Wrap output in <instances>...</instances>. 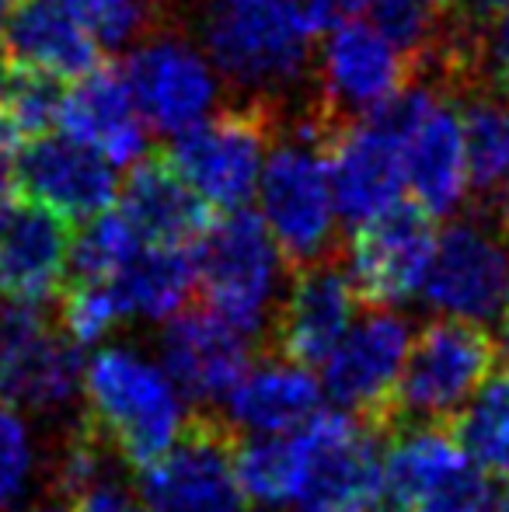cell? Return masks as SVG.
<instances>
[{
    "label": "cell",
    "mask_w": 509,
    "mask_h": 512,
    "mask_svg": "<svg viewBox=\"0 0 509 512\" xmlns=\"http://www.w3.org/2000/svg\"><path fill=\"white\" fill-rule=\"evenodd\" d=\"M14 178H0V220H4V213L11 209V203H14Z\"/></svg>",
    "instance_id": "41"
},
{
    "label": "cell",
    "mask_w": 509,
    "mask_h": 512,
    "mask_svg": "<svg viewBox=\"0 0 509 512\" xmlns=\"http://www.w3.org/2000/svg\"><path fill=\"white\" fill-rule=\"evenodd\" d=\"M7 70H11V63H7V56H4V46H0V91H4V81H7Z\"/></svg>",
    "instance_id": "43"
},
{
    "label": "cell",
    "mask_w": 509,
    "mask_h": 512,
    "mask_svg": "<svg viewBox=\"0 0 509 512\" xmlns=\"http://www.w3.org/2000/svg\"><path fill=\"white\" fill-rule=\"evenodd\" d=\"M408 345L412 331L405 317H398L391 307H363V317H353L346 335L321 363L325 394L342 411L363 418L387 436V415Z\"/></svg>",
    "instance_id": "10"
},
{
    "label": "cell",
    "mask_w": 509,
    "mask_h": 512,
    "mask_svg": "<svg viewBox=\"0 0 509 512\" xmlns=\"http://www.w3.org/2000/svg\"><path fill=\"white\" fill-rule=\"evenodd\" d=\"M405 185L412 189L415 203L433 216L454 213L457 203L468 196L464 126L443 95L405 140Z\"/></svg>",
    "instance_id": "23"
},
{
    "label": "cell",
    "mask_w": 509,
    "mask_h": 512,
    "mask_svg": "<svg viewBox=\"0 0 509 512\" xmlns=\"http://www.w3.org/2000/svg\"><path fill=\"white\" fill-rule=\"evenodd\" d=\"M21 150V133L11 122V115L0 108V178H14V161Z\"/></svg>",
    "instance_id": "38"
},
{
    "label": "cell",
    "mask_w": 509,
    "mask_h": 512,
    "mask_svg": "<svg viewBox=\"0 0 509 512\" xmlns=\"http://www.w3.org/2000/svg\"><path fill=\"white\" fill-rule=\"evenodd\" d=\"M461 126L471 209L482 223L509 237V105L468 91Z\"/></svg>",
    "instance_id": "25"
},
{
    "label": "cell",
    "mask_w": 509,
    "mask_h": 512,
    "mask_svg": "<svg viewBox=\"0 0 509 512\" xmlns=\"http://www.w3.org/2000/svg\"><path fill=\"white\" fill-rule=\"evenodd\" d=\"M70 223L14 199L0 220V293L18 304H56L70 279Z\"/></svg>",
    "instance_id": "19"
},
{
    "label": "cell",
    "mask_w": 509,
    "mask_h": 512,
    "mask_svg": "<svg viewBox=\"0 0 509 512\" xmlns=\"http://www.w3.org/2000/svg\"><path fill=\"white\" fill-rule=\"evenodd\" d=\"M503 331H499V352H503V363L509 366V304L503 307Z\"/></svg>",
    "instance_id": "42"
},
{
    "label": "cell",
    "mask_w": 509,
    "mask_h": 512,
    "mask_svg": "<svg viewBox=\"0 0 509 512\" xmlns=\"http://www.w3.org/2000/svg\"><path fill=\"white\" fill-rule=\"evenodd\" d=\"M314 32H332V28L356 21V14L367 11V0H300Z\"/></svg>",
    "instance_id": "37"
},
{
    "label": "cell",
    "mask_w": 509,
    "mask_h": 512,
    "mask_svg": "<svg viewBox=\"0 0 509 512\" xmlns=\"http://www.w3.org/2000/svg\"><path fill=\"white\" fill-rule=\"evenodd\" d=\"M283 269L269 227L248 206L217 216L196 244V286L203 290V304L245 335L269 328Z\"/></svg>",
    "instance_id": "6"
},
{
    "label": "cell",
    "mask_w": 509,
    "mask_h": 512,
    "mask_svg": "<svg viewBox=\"0 0 509 512\" xmlns=\"http://www.w3.org/2000/svg\"><path fill=\"white\" fill-rule=\"evenodd\" d=\"M227 401V418L238 432L286 436L321 411V387L307 366L269 352L258 366H248Z\"/></svg>",
    "instance_id": "24"
},
{
    "label": "cell",
    "mask_w": 509,
    "mask_h": 512,
    "mask_svg": "<svg viewBox=\"0 0 509 512\" xmlns=\"http://www.w3.org/2000/svg\"><path fill=\"white\" fill-rule=\"evenodd\" d=\"M304 474L293 512H381L384 509V432L349 411H318L300 425Z\"/></svg>",
    "instance_id": "8"
},
{
    "label": "cell",
    "mask_w": 509,
    "mask_h": 512,
    "mask_svg": "<svg viewBox=\"0 0 509 512\" xmlns=\"http://www.w3.org/2000/svg\"><path fill=\"white\" fill-rule=\"evenodd\" d=\"M509 0H443L447 14V46L443 63L478 70L485 60V35L499 25Z\"/></svg>",
    "instance_id": "33"
},
{
    "label": "cell",
    "mask_w": 509,
    "mask_h": 512,
    "mask_svg": "<svg viewBox=\"0 0 509 512\" xmlns=\"http://www.w3.org/2000/svg\"><path fill=\"white\" fill-rule=\"evenodd\" d=\"M70 18H77L98 46L116 49L133 42L154 18V7L161 0H56Z\"/></svg>",
    "instance_id": "34"
},
{
    "label": "cell",
    "mask_w": 509,
    "mask_h": 512,
    "mask_svg": "<svg viewBox=\"0 0 509 512\" xmlns=\"http://www.w3.org/2000/svg\"><path fill=\"white\" fill-rule=\"evenodd\" d=\"M35 467V450L28 425L18 408L0 405V509L25 492Z\"/></svg>",
    "instance_id": "35"
},
{
    "label": "cell",
    "mask_w": 509,
    "mask_h": 512,
    "mask_svg": "<svg viewBox=\"0 0 509 512\" xmlns=\"http://www.w3.org/2000/svg\"><path fill=\"white\" fill-rule=\"evenodd\" d=\"M241 432L213 408H196L178 439L143 471L136 492L147 512H245L238 481Z\"/></svg>",
    "instance_id": "5"
},
{
    "label": "cell",
    "mask_w": 509,
    "mask_h": 512,
    "mask_svg": "<svg viewBox=\"0 0 509 512\" xmlns=\"http://www.w3.org/2000/svg\"><path fill=\"white\" fill-rule=\"evenodd\" d=\"M436 216L419 203H394L356 227L346 244L349 279L363 307H394L422 290L436 255Z\"/></svg>",
    "instance_id": "13"
},
{
    "label": "cell",
    "mask_w": 509,
    "mask_h": 512,
    "mask_svg": "<svg viewBox=\"0 0 509 512\" xmlns=\"http://www.w3.org/2000/svg\"><path fill=\"white\" fill-rule=\"evenodd\" d=\"M119 213L147 244L168 248H196L213 227V209L196 196L189 182L175 171L164 150L143 154L129 164L119 189Z\"/></svg>",
    "instance_id": "21"
},
{
    "label": "cell",
    "mask_w": 509,
    "mask_h": 512,
    "mask_svg": "<svg viewBox=\"0 0 509 512\" xmlns=\"http://www.w3.org/2000/svg\"><path fill=\"white\" fill-rule=\"evenodd\" d=\"M492 60H496V81L509 98V4L496 25V46H492Z\"/></svg>",
    "instance_id": "39"
},
{
    "label": "cell",
    "mask_w": 509,
    "mask_h": 512,
    "mask_svg": "<svg viewBox=\"0 0 509 512\" xmlns=\"http://www.w3.org/2000/svg\"><path fill=\"white\" fill-rule=\"evenodd\" d=\"M499 363V338L482 321L443 314L422 324L394 387L387 436L405 425H450Z\"/></svg>",
    "instance_id": "4"
},
{
    "label": "cell",
    "mask_w": 509,
    "mask_h": 512,
    "mask_svg": "<svg viewBox=\"0 0 509 512\" xmlns=\"http://www.w3.org/2000/svg\"><path fill=\"white\" fill-rule=\"evenodd\" d=\"M370 25L415 67V77H429L447 42L443 0H367Z\"/></svg>",
    "instance_id": "28"
},
{
    "label": "cell",
    "mask_w": 509,
    "mask_h": 512,
    "mask_svg": "<svg viewBox=\"0 0 509 512\" xmlns=\"http://www.w3.org/2000/svg\"><path fill=\"white\" fill-rule=\"evenodd\" d=\"M335 213L346 227H363L401 203L405 189V140L377 115L342 126L325 143Z\"/></svg>",
    "instance_id": "17"
},
{
    "label": "cell",
    "mask_w": 509,
    "mask_h": 512,
    "mask_svg": "<svg viewBox=\"0 0 509 512\" xmlns=\"http://www.w3.org/2000/svg\"><path fill=\"white\" fill-rule=\"evenodd\" d=\"M70 512H147L136 506V499L126 492V488H119L116 481H98L95 488H88L84 495H77L74 502L67 506Z\"/></svg>",
    "instance_id": "36"
},
{
    "label": "cell",
    "mask_w": 509,
    "mask_h": 512,
    "mask_svg": "<svg viewBox=\"0 0 509 512\" xmlns=\"http://www.w3.org/2000/svg\"><path fill=\"white\" fill-rule=\"evenodd\" d=\"M0 46L11 67L70 84L102 63V46L95 35L77 18H70L56 0H18L4 18Z\"/></svg>",
    "instance_id": "22"
},
{
    "label": "cell",
    "mask_w": 509,
    "mask_h": 512,
    "mask_svg": "<svg viewBox=\"0 0 509 512\" xmlns=\"http://www.w3.org/2000/svg\"><path fill=\"white\" fill-rule=\"evenodd\" d=\"M35 512H70L67 506H49V509H35Z\"/></svg>",
    "instance_id": "45"
},
{
    "label": "cell",
    "mask_w": 509,
    "mask_h": 512,
    "mask_svg": "<svg viewBox=\"0 0 509 512\" xmlns=\"http://www.w3.org/2000/svg\"><path fill=\"white\" fill-rule=\"evenodd\" d=\"M81 391L88 418L119 460L133 471L154 464L185 425L182 394L171 377L133 349L105 345L84 363Z\"/></svg>",
    "instance_id": "2"
},
{
    "label": "cell",
    "mask_w": 509,
    "mask_h": 512,
    "mask_svg": "<svg viewBox=\"0 0 509 512\" xmlns=\"http://www.w3.org/2000/svg\"><path fill=\"white\" fill-rule=\"evenodd\" d=\"M360 304L349 279L346 244L304 269L286 272V290L279 293L269 317V352L300 366H321L339 345Z\"/></svg>",
    "instance_id": "12"
},
{
    "label": "cell",
    "mask_w": 509,
    "mask_h": 512,
    "mask_svg": "<svg viewBox=\"0 0 509 512\" xmlns=\"http://www.w3.org/2000/svg\"><path fill=\"white\" fill-rule=\"evenodd\" d=\"M422 297L440 314L468 321L503 314L509 304V237L489 230V223H450L436 241Z\"/></svg>",
    "instance_id": "14"
},
{
    "label": "cell",
    "mask_w": 509,
    "mask_h": 512,
    "mask_svg": "<svg viewBox=\"0 0 509 512\" xmlns=\"http://www.w3.org/2000/svg\"><path fill=\"white\" fill-rule=\"evenodd\" d=\"M56 321L67 331L74 345H95L123 321V307H119L116 293L109 283H81V279H67L60 300H56Z\"/></svg>",
    "instance_id": "32"
},
{
    "label": "cell",
    "mask_w": 509,
    "mask_h": 512,
    "mask_svg": "<svg viewBox=\"0 0 509 512\" xmlns=\"http://www.w3.org/2000/svg\"><path fill=\"white\" fill-rule=\"evenodd\" d=\"M450 432L461 443L478 471L499 474L509 481V366H496L478 394L450 422Z\"/></svg>",
    "instance_id": "27"
},
{
    "label": "cell",
    "mask_w": 509,
    "mask_h": 512,
    "mask_svg": "<svg viewBox=\"0 0 509 512\" xmlns=\"http://www.w3.org/2000/svg\"><path fill=\"white\" fill-rule=\"evenodd\" d=\"M482 512H509V481H503L499 488H492Z\"/></svg>",
    "instance_id": "40"
},
{
    "label": "cell",
    "mask_w": 509,
    "mask_h": 512,
    "mask_svg": "<svg viewBox=\"0 0 509 512\" xmlns=\"http://www.w3.org/2000/svg\"><path fill=\"white\" fill-rule=\"evenodd\" d=\"M123 74L143 122L164 136L203 122L217 102V77L182 35L150 32V39L126 56Z\"/></svg>",
    "instance_id": "15"
},
{
    "label": "cell",
    "mask_w": 509,
    "mask_h": 512,
    "mask_svg": "<svg viewBox=\"0 0 509 512\" xmlns=\"http://www.w3.org/2000/svg\"><path fill=\"white\" fill-rule=\"evenodd\" d=\"M63 81L35 70L11 67L7 70L4 91H0V108L11 115L18 126L21 140H35L60 126V102H63Z\"/></svg>",
    "instance_id": "31"
},
{
    "label": "cell",
    "mask_w": 509,
    "mask_h": 512,
    "mask_svg": "<svg viewBox=\"0 0 509 512\" xmlns=\"http://www.w3.org/2000/svg\"><path fill=\"white\" fill-rule=\"evenodd\" d=\"M314 35L300 0H203L199 11V39L227 88L283 112L311 74Z\"/></svg>",
    "instance_id": "1"
},
{
    "label": "cell",
    "mask_w": 509,
    "mask_h": 512,
    "mask_svg": "<svg viewBox=\"0 0 509 512\" xmlns=\"http://www.w3.org/2000/svg\"><path fill=\"white\" fill-rule=\"evenodd\" d=\"M81 377V345L46 307L18 300L0 307V405L56 411L77 394Z\"/></svg>",
    "instance_id": "9"
},
{
    "label": "cell",
    "mask_w": 509,
    "mask_h": 512,
    "mask_svg": "<svg viewBox=\"0 0 509 512\" xmlns=\"http://www.w3.org/2000/svg\"><path fill=\"white\" fill-rule=\"evenodd\" d=\"M290 119L293 129L272 143L258 175L262 220L283 255L286 272L342 251L325 147L300 108Z\"/></svg>",
    "instance_id": "3"
},
{
    "label": "cell",
    "mask_w": 509,
    "mask_h": 512,
    "mask_svg": "<svg viewBox=\"0 0 509 512\" xmlns=\"http://www.w3.org/2000/svg\"><path fill=\"white\" fill-rule=\"evenodd\" d=\"M18 199L39 203L67 223H88L105 213L119 192L116 171L102 154L70 136H35L14 161Z\"/></svg>",
    "instance_id": "18"
},
{
    "label": "cell",
    "mask_w": 509,
    "mask_h": 512,
    "mask_svg": "<svg viewBox=\"0 0 509 512\" xmlns=\"http://www.w3.org/2000/svg\"><path fill=\"white\" fill-rule=\"evenodd\" d=\"M161 4H164V0H161Z\"/></svg>",
    "instance_id": "46"
},
{
    "label": "cell",
    "mask_w": 509,
    "mask_h": 512,
    "mask_svg": "<svg viewBox=\"0 0 509 512\" xmlns=\"http://www.w3.org/2000/svg\"><path fill=\"white\" fill-rule=\"evenodd\" d=\"M18 4V0H0V25H4V18L11 14V7Z\"/></svg>",
    "instance_id": "44"
},
{
    "label": "cell",
    "mask_w": 509,
    "mask_h": 512,
    "mask_svg": "<svg viewBox=\"0 0 509 512\" xmlns=\"http://www.w3.org/2000/svg\"><path fill=\"white\" fill-rule=\"evenodd\" d=\"M109 286L123 307V317H171L189 304L196 290V248L143 244Z\"/></svg>",
    "instance_id": "26"
},
{
    "label": "cell",
    "mask_w": 509,
    "mask_h": 512,
    "mask_svg": "<svg viewBox=\"0 0 509 512\" xmlns=\"http://www.w3.org/2000/svg\"><path fill=\"white\" fill-rule=\"evenodd\" d=\"M164 373L196 408H217L252 366L248 335L206 304H185L161 335Z\"/></svg>",
    "instance_id": "16"
},
{
    "label": "cell",
    "mask_w": 509,
    "mask_h": 512,
    "mask_svg": "<svg viewBox=\"0 0 509 512\" xmlns=\"http://www.w3.org/2000/svg\"><path fill=\"white\" fill-rule=\"evenodd\" d=\"M63 136L84 143L109 164L129 168L147 154V126L119 67L98 63L91 74L74 81L60 102Z\"/></svg>",
    "instance_id": "20"
},
{
    "label": "cell",
    "mask_w": 509,
    "mask_h": 512,
    "mask_svg": "<svg viewBox=\"0 0 509 512\" xmlns=\"http://www.w3.org/2000/svg\"><path fill=\"white\" fill-rule=\"evenodd\" d=\"M143 237L133 230V223L123 213H98L70 237V279L81 283H112L119 272L133 262V255L143 248Z\"/></svg>",
    "instance_id": "30"
},
{
    "label": "cell",
    "mask_w": 509,
    "mask_h": 512,
    "mask_svg": "<svg viewBox=\"0 0 509 512\" xmlns=\"http://www.w3.org/2000/svg\"><path fill=\"white\" fill-rule=\"evenodd\" d=\"M412 81H419L415 67L374 25L346 21L325 35L318 53V91L307 102L328 126L342 129L381 108Z\"/></svg>",
    "instance_id": "11"
},
{
    "label": "cell",
    "mask_w": 509,
    "mask_h": 512,
    "mask_svg": "<svg viewBox=\"0 0 509 512\" xmlns=\"http://www.w3.org/2000/svg\"><path fill=\"white\" fill-rule=\"evenodd\" d=\"M304 474V443L300 432L286 436L241 439L238 446V481L245 499L265 509H283L293 502Z\"/></svg>",
    "instance_id": "29"
},
{
    "label": "cell",
    "mask_w": 509,
    "mask_h": 512,
    "mask_svg": "<svg viewBox=\"0 0 509 512\" xmlns=\"http://www.w3.org/2000/svg\"><path fill=\"white\" fill-rule=\"evenodd\" d=\"M283 115V108L262 102H234L178 133L164 154L206 206L231 213L248 206L258 189L269 140L279 133Z\"/></svg>",
    "instance_id": "7"
}]
</instances>
